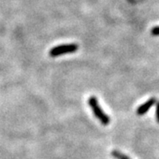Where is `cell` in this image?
Instances as JSON below:
<instances>
[{"instance_id": "cell-1", "label": "cell", "mask_w": 159, "mask_h": 159, "mask_svg": "<svg viewBox=\"0 0 159 159\" xmlns=\"http://www.w3.org/2000/svg\"><path fill=\"white\" fill-rule=\"evenodd\" d=\"M88 103L90 106L95 117L101 122V124L103 125H108L110 124V122H111V119H110L108 115L102 111V108L100 107L97 97H94V96H91L88 99Z\"/></svg>"}, {"instance_id": "cell-3", "label": "cell", "mask_w": 159, "mask_h": 159, "mask_svg": "<svg viewBox=\"0 0 159 159\" xmlns=\"http://www.w3.org/2000/svg\"><path fill=\"white\" fill-rule=\"evenodd\" d=\"M155 104H157V99L155 97H152L150 99H148L147 102H145L144 103H142L141 106H139L136 110V114L138 116H142L145 113H147L149 109L151 108L152 106H154Z\"/></svg>"}, {"instance_id": "cell-4", "label": "cell", "mask_w": 159, "mask_h": 159, "mask_svg": "<svg viewBox=\"0 0 159 159\" xmlns=\"http://www.w3.org/2000/svg\"><path fill=\"white\" fill-rule=\"evenodd\" d=\"M111 156L116 159H130L128 157H126L125 155L122 153V152H120L119 150H113L111 152Z\"/></svg>"}, {"instance_id": "cell-6", "label": "cell", "mask_w": 159, "mask_h": 159, "mask_svg": "<svg viewBox=\"0 0 159 159\" xmlns=\"http://www.w3.org/2000/svg\"><path fill=\"white\" fill-rule=\"evenodd\" d=\"M156 118L157 121L159 123V102H157V108H156Z\"/></svg>"}, {"instance_id": "cell-2", "label": "cell", "mask_w": 159, "mask_h": 159, "mask_svg": "<svg viewBox=\"0 0 159 159\" xmlns=\"http://www.w3.org/2000/svg\"><path fill=\"white\" fill-rule=\"evenodd\" d=\"M78 44L76 43H69V44H62V45H57L54 48H52L49 54L51 57H58L64 54L67 53H73L78 50Z\"/></svg>"}, {"instance_id": "cell-5", "label": "cell", "mask_w": 159, "mask_h": 159, "mask_svg": "<svg viewBox=\"0 0 159 159\" xmlns=\"http://www.w3.org/2000/svg\"><path fill=\"white\" fill-rule=\"evenodd\" d=\"M151 34L153 35H159V27H155L151 29Z\"/></svg>"}]
</instances>
